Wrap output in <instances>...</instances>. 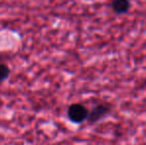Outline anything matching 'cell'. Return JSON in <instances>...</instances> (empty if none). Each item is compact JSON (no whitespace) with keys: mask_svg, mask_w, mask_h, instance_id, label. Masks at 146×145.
Returning a JSON list of instances; mask_svg holds the SVG:
<instances>
[{"mask_svg":"<svg viewBox=\"0 0 146 145\" xmlns=\"http://www.w3.org/2000/svg\"><path fill=\"white\" fill-rule=\"evenodd\" d=\"M145 83H146V79H145Z\"/></svg>","mask_w":146,"mask_h":145,"instance_id":"5","label":"cell"},{"mask_svg":"<svg viewBox=\"0 0 146 145\" xmlns=\"http://www.w3.org/2000/svg\"><path fill=\"white\" fill-rule=\"evenodd\" d=\"M112 9L114 12L118 14L126 13L130 7V2L129 0H112Z\"/></svg>","mask_w":146,"mask_h":145,"instance_id":"3","label":"cell"},{"mask_svg":"<svg viewBox=\"0 0 146 145\" xmlns=\"http://www.w3.org/2000/svg\"><path fill=\"white\" fill-rule=\"evenodd\" d=\"M10 75V69L5 64L0 63V83L5 81Z\"/></svg>","mask_w":146,"mask_h":145,"instance_id":"4","label":"cell"},{"mask_svg":"<svg viewBox=\"0 0 146 145\" xmlns=\"http://www.w3.org/2000/svg\"><path fill=\"white\" fill-rule=\"evenodd\" d=\"M110 112V107L106 105H98L94 107L90 111H88V121L90 123H94L104 118L106 114Z\"/></svg>","mask_w":146,"mask_h":145,"instance_id":"2","label":"cell"},{"mask_svg":"<svg viewBox=\"0 0 146 145\" xmlns=\"http://www.w3.org/2000/svg\"><path fill=\"white\" fill-rule=\"evenodd\" d=\"M88 110L85 105L81 103H73L68 109V116L74 123H82L87 120Z\"/></svg>","mask_w":146,"mask_h":145,"instance_id":"1","label":"cell"}]
</instances>
